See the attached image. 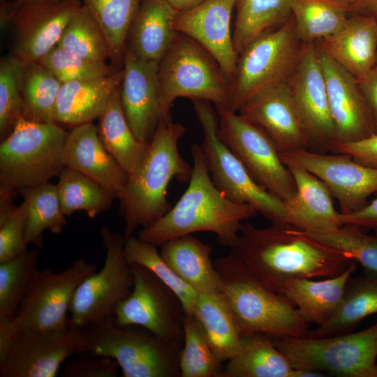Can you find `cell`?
Wrapping results in <instances>:
<instances>
[{
	"instance_id": "cell-1",
	"label": "cell",
	"mask_w": 377,
	"mask_h": 377,
	"mask_svg": "<svg viewBox=\"0 0 377 377\" xmlns=\"http://www.w3.org/2000/svg\"><path fill=\"white\" fill-rule=\"evenodd\" d=\"M231 250L258 281L279 293L289 280L333 277L356 262L301 230L276 224L242 223Z\"/></svg>"
},
{
	"instance_id": "cell-2",
	"label": "cell",
	"mask_w": 377,
	"mask_h": 377,
	"mask_svg": "<svg viewBox=\"0 0 377 377\" xmlns=\"http://www.w3.org/2000/svg\"><path fill=\"white\" fill-rule=\"evenodd\" d=\"M193 165L188 185L177 203L161 218L141 228L138 237L156 246L200 231L212 232L223 246L235 243L243 221L256 216V208L228 199L213 183L201 146H191Z\"/></svg>"
},
{
	"instance_id": "cell-3",
	"label": "cell",
	"mask_w": 377,
	"mask_h": 377,
	"mask_svg": "<svg viewBox=\"0 0 377 377\" xmlns=\"http://www.w3.org/2000/svg\"><path fill=\"white\" fill-rule=\"evenodd\" d=\"M185 132L184 126L172 121L171 117L162 121L140 165L128 175L119 198L125 239L133 236L138 228L152 224L171 209L167 189L172 179L188 182L193 167L182 158L178 148Z\"/></svg>"
},
{
	"instance_id": "cell-4",
	"label": "cell",
	"mask_w": 377,
	"mask_h": 377,
	"mask_svg": "<svg viewBox=\"0 0 377 377\" xmlns=\"http://www.w3.org/2000/svg\"><path fill=\"white\" fill-rule=\"evenodd\" d=\"M214 266L224 295L242 337L262 334L272 339L304 337L309 323L286 296L258 281L231 251Z\"/></svg>"
},
{
	"instance_id": "cell-5",
	"label": "cell",
	"mask_w": 377,
	"mask_h": 377,
	"mask_svg": "<svg viewBox=\"0 0 377 377\" xmlns=\"http://www.w3.org/2000/svg\"><path fill=\"white\" fill-rule=\"evenodd\" d=\"M162 121L175 100L184 97L229 107L231 82L215 58L190 37L176 31L158 64Z\"/></svg>"
},
{
	"instance_id": "cell-6",
	"label": "cell",
	"mask_w": 377,
	"mask_h": 377,
	"mask_svg": "<svg viewBox=\"0 0 377 377\" xmlns=\"http://www.w3.org/2000/svg\"><path fill=\"white\" fill-rule=\"evenodd\" d=\"M82 330L86 345L82 355L114 360L122 377L180 376L183 344L165 341L138 325L119 326L114 318Z\"/></svg>"
},
{
	"instance_id": "cell-7",
	"label": "cell",
	"mask_w": 377,
	"mask_h": 377,
	"mask_svg": "<svg viewBox=\"0 0 377 377\" xmlns=\"http://www.w3.org/2000/svg\"><path fill=\"white\" fill-rule=\"evenodd\" d=\"M68 132L54 123L21 117L0 144V186L18 190L58 177L65 168L64 147Z\"/></svg>"
},
{
	"instance_id": "cell-8",
	"label": "cell",
	"mask_w": 377,
	"mask_h": 377,
	"mask_svg": "<svg viewBox=\"0 0 377 377\" xmlns=\"http://www.w3.org/2000/svg\"><path fill=\"white\" fill-rule=\"evenodd\" d=\"M302 44L292 16L250 43L238 54L228 108L237 112L263 91L288 82L297 66Z\"/></svg>"
},
{
	"instance_id": "cell-9",
	"label": "cell",
	"mask_w": 377,
	"mask_h": 377,
	"mask_svg": "<svg viewBox=\"0 0 377 377\" xmlns=\"http://www.w3.org/2000/svg\"><path fill=\"white\" fill-rule=\"evenodd\" d=\"M193 105L203 133L202 150L214 185L232 202L253 206L272 224L289 226L284 201L259 185L221 140L216 109L205 101H193Z\"/></svg>"
},
{
	"instance_id": "cell-10",
	"label": "cell",
	"mask_w": 377,
	"mask_h": 377,
	"mask_svg": "<svg viewBox=\"0 0 377 377\" xmlns=\"http://www.w3.org/2000/svg\"><path fill=\"white\" fill-rule=\"evenodd\" d=\"M272 340L295 369L339 377H377V322L357 332Z\"/></svg>"
},
{
	"instance_id": "cell-11",
	"label": "cell",
	"mask_w": 377,
	"mask_h": 377,
	"mask_svg": "<svg viewBox=\"0 0 377 377\" xmlns=\"http://www.w3.org/2000/svg\"><path fill=\"white\" fill-rule=\"evenodd\" d=\"M96 271V266L79 258L60 272L40 270L36 281L16 316L0 321V340L10 342L20 330L40 332L71 327L67 313L82 281Z\"/></svg>"
},
{
	"instance_id": "cell-12",
	"label": "cell",
	"mask_w": 377,
	"mask_h": 377,
	"mask_svg": "<svg viewBox=\"0 0 377 377\" xmlns=\"http://www.w3.org/2000/svg\"><path fill=\"white\" fill-rule=\"evenodd\" d=\"M105 259L102 268L79 285L69 308L71 327L80 330L97 322L114 318L118 305L131 293L133 275L127 261L124 235L107 226L100 229Z\"/></svg>"
},
{
	"instance_id": "cell-13",
	"label": "cell",
	"mask_w": 377,
	"mask_h": 377,
	"mask_svg": "<svg viewBox=\"0 0 377 377\" xmlns=\"http://www.w3.org/2000/svg\"><path fill=\"white\" fill-rule=\"evenodd\" d=\"M218 133L253 179L286 202L296 193L294 177L282 162L269 135L260 126L226 107H216Z\"/></svg>"
},
{
	"instance_id": "cell-14",
	"label": "cell",
	"mask_w": 377,
	"mask_h": 377,
	"mask_svg": "<svg viewBox=\"0 0 377 377\" xmlns=\"http://www.w3.org/2000/svg\"><path fill=\"white\" fill-rule=\"evenodd\" d=\"M82 0H15L1 4L3 27L14 30L13 54L38 62L57 43Z\"/></svg>"
},
{
	"instance_id": "cell-15",
	"label": "cell",
	"mask_w": 377,
	"mask_h": 377,
	"mask_svg": "<svg viewBox=\"0 0 377 377\" xmlns=\"http://www.w3.org/2000/svg\"><path fill=\"white\" fill-rule=\"evenodd\" d=\"M130 265L133 286L116 309L115 323L140 326L165 341L183 344L185 311L179 298L150 269Z\"/></svg>"
},
{
	"instance_id": "cell-16",
	"label": "cell",
	"mask_w": 377,
	"mask_h": 377,
	"mask_svg": "<svg viewBox=\"0 0 377 377\" xmlns=\"http://www.w3.org/2000/svg\"><path fill=\"white\" fill-rule=\"evenodd\" d=\"M85 345L82 330H20L0 362V377H54L66 359L82 355Z\"/></svg>"
},
{
	"instance_id": "cell-17",
	"label": "cell",
	"mask_w": 377,
	"mask_h": 377,
	"mask_svg": "<svg viewBox=\"0 0 377 377\" xmlns=\"http://www.w3.org/2000/svg\"><path fill=\"white\" fill-rule=\"evenodd\" d=\"M279 156L286 166L302 168L320 178L339 202L341 214L362 208L377 192V168L362 165L349 155L300 149Z\"/></svg>"
},
{
	"instance_id": "cell-18",
	"label": "cell",
	"mask_w": 377,
	"mask_h": 377,
	"mask_svg": "<svg viewBox=\"0 0 377 377\" xmlns=\"http://www.w3.org/2000/svg\"><path fill=\"white\" fill-rule=\"evenodd\" d=\"M309 140V150L332 152L337 142L318 45L302 43L294 72L288 81Z\"/></svg>"
},
{
	"instance_id": "cell-19",
	"label": "cell",
	"mask_w": 377,
	"mask_h": 377,
	"mask_svg": "<svg viewBox=\"0 0 377 377\" xmlns=\"http://www.w3.org/2000/svg\"><path fill=\"white\" fill-rule=\"evenodd\" d=\"M158 64L125 50L120 98L133 133L143 143L150 142L162 121Z\"/></svg>"
},
{
	"instance_id": "cell-20",
	"label": "cell",
	"mask_w": 377,
	"mask_h": 377,
	"mask_svg": "<svg viewBox=\"0 0 377 377\" xmlns=\"http://www.w3.org/2000/svg\"><path fill=\"white\" fill-rule=\"evenodd\" d=\"M237 112L262 128L279 153L309 150V134L288 82L263 91Z\"/></svg>"
},
{
	"instance_id": "cell-21",
	"label": "cell",
	"mask_w": 377,
	"mask_h": 377,
	"mask_svg": "<svg viewBox=\"0 0 377 377\" xmlns=\"http://www.w3.org/2000/svg\"><path fill=\"white\" fill-rule=\"evenodd\" d=\"M237 0H204L196 6L178 12L173 22L175 31L195 40L218 61L232 81L237 54L230 28L233 8Z\"/></svg>"
},
{
	"instance_id": "cell-22",
	"label": "cell",
	"mask_w": 377,
	"mask_h": 377,
	"mask_svg": "<svg viewBox=\"0 0 377 377\" xmlns=\"http://www.w3.org/2000/svg\"><path fill=\"white\" fill-rule=\"evenodd\" d=\"M318 47L337 142L356 141L375 133L358 80Z\"/></svg>"
},
{
	"instance_id": "cell-23",
	"label": "cell",
	"mask_w": 377,
	"mask_h": 377,
	"mask_svg": "<svg viewBox=\"0 0 377 377\" xmlns=\"http://www.w3.org/2000/svg\"><path fill=\"white\" fill-rule=\"evenodd\" d=\"M64 166L89 177L116 199L121 195L128 175L103 147L97 126L92 122L77 126L66 139Z\"/></svg>"
},
{
	"instance_id": "cell-24",
	"label": "cell",
	"mask_w": 377,
	"mask_h": 377,
	"mask_svg": "<svg viewBox=\"0 0 377 377\" xmlns=\"http://www.w3.org/2000/svg\"><path fill=\"white\" fill-rule=\"evenodd\" d=\"M296 185L294 197L284 202L289 226L304 232L324 234L341 228L343 223L340 212L333 205L327 186L309 171L287 165Z\"/></svg>"
},
{
	"instance_id": "cell-25",
	"label": "cell",
	"mask_w": 377,
	"mask_h": 377,
	"mask_svg": "<svg viewBox=\"0 0 377 377\" xmlns=\"http://www.w3.org/2000/svg\"><path fill=\"white\" fill-rule=\"evenodd\" d=\"M318 46L357 80L375 66L377 54V21L350 15L343 27L320 40Z\"/></svg>"
},
{
	"instance_id": "cell-26",
	"label": "cell",
	"mask_w": 377,
	"mask_h": 377,
	"mask_svg": "<svg viewBox=\"0 0 377 377\" xmlns=\"http://www.w3.org/2000/svg\"><path fill=\"white\" fill-rule=\"evenodd\" d=\"M177 11L165 0H141L130 24L126 49L139 58L158 62L176 31Z\"/></svg>"
},
{
	"instance_id": "cell-27",
	"label": "cell",
	"mask_w": 377,
	"mask_h": 377,
	"mask_svg": "<svg viewBox=\"0 0 377 377\" xmlns=\"http://www.w3.org/2000/svg\"><path fill=\"white\" fill-rule=\"evenodd\" d=\"M122 78L121 68L109 76L62 83L57 101L56 124L73 128L98 119Z\"/></svg>"
},
{
	"instance_id": "cell-28",
	"label": "cell",
	"mask_w": 377,
	"mask_h": 377,
	"mask_svg": "<svg viewBox=\"0 0 377 377\" xmlns=\"http://www.w3.org/2000/svg\"><path fill=\"white\" fill-rule=\"evenodd\" d=\"M353 263L341 274L323 280L294 279L288 281L281 294L297 309L309 324L318 326L329 321L338 311L347 283L357 268Z\"/></svg>"
},
{
	"instance_id": "cell-29",
	"label": "cell",
	"mask_w": 377,
	"mask_h": 377,
	"mask_svg": "<svg viewBox=\"0 0 377 377\" xmlns=\"http://www.w3.org/2000/svg\"><path fill=\"white\" fill-rule=\"evenodd\" d=\"M160 253L174 272L198 294L221 291V279L211 259L212 248L191 235L170 239Z\"/></svg>"
},
{
	"instance_id": "cell-30",
	"label": "cell",
	"mask_w": 377,
	"mask_h": 377,
	"mask_svg": "<svg viewBox=\"0 0 377 377\" xmlns=\"http://www.w3.org/2000/svg\"><path fill=\"white\" fill-rule=\"evenodd\" d=\"M98 119L97 128L103 147L127 175H131L142 161L149 143L139 141L131 130L121 104L120 85L113 91Z\"/></svg>"
},
{
	"instance_id": "cell-31",
	"label": "cell",
	"mask_w": 377,
	"mask_h": 377,
	"mask_svg": "<svg viewBox=\"0 0 377 377\" xmlns=\"http://www.w3.org/2000/svg\"><path fill=\"white\" fill-rule=\"evenodd\" d=\"M294 371L272 338L251 334L242 337L239 351L226 362L221 377H293Z\"/></svg>"
},
{
	"instance_id": "cell-32",
	"label": "cell",
	"mask_w": 377,
	"mask_h": 377,
	"mask_svg": "<svg viewBox=\"0 0 377 377\" xmlns=\"http://www.w3.org/2000/svg\"><path fill=\"white\" fill-rule=\"evenodd\" d=\"M193 315L202 324L214 353L221 362L237 354L242 337L221 291L198 294Z\"/></svg>"
},
{
	"instance_id": "cell-33",
	"label": "cell",
	"mask_w": 377,
	"mask_h": 377,
	"mask_svg": "<svg viewBox=\"0 0 377 377\" xmlns=\"http://www.w3.org/2000/svg\"><path fill=\"white\" fill-rule=\"evenodd\" d=\"M377 313V274L350 277L342 302L333 317L323 325L309 330L311 338L353 332L367 316Z\"/></svg>"
},
{
	"instance_id": "cell-34",
	"label": "cell",
	"mask_w": 377,
	"mask_h": 377,
	"mask_svg": "<svg viewBox=\"0 0 377 377\" xmlns=\"http://www.w3.org/2000/svg\"><path fill=\"white\" fill-rule=\"evenodd\" d=\"M28 207L25 239L38 249L43 246V232H60L66 224L56 184L47 182L17 190Z\"/></svg>"
},
{
	"instance_id": "cell-35",
	"label": "cell",
	"mask_w": 377,
	"mask_h": 377,
	"mask_svg": "<svg viewBox=\"0 0 377 377\" xmlns=\"http://www.w3.org/2000/svg\"><path fill=\"white\" fill-rule=\"evenodd\" d=\"M291 0H237L232 41L238 54L253 40L291 16Z\"/></svg>"
},
{
	"instance_id": "cell-36",
	"label": "cell",
	"mask_w": 377,
	"mask_h": 377,
	"mask_svg": "<svg viewBox=\"0 0 377 377\" xmlns=\"http://www.w3.org/2000/svg\"><path fill=\"white\" fill-rule=\"evenodd\" d=\"M62 82L40 62L23 61L22 117L56 124V106Z\"/></svg>"
},
{
	"instance_id": "cell-37",
	"label": "cell",
	"mask_w": 377,
	"mask_h": 377,
	"mask_svg": "<svg viewBox=\"0 0 377 377\" xmlns=\"http://www.w3.org/2000/svg\"><path fill=\"white\" fill-rule=\"evenodd\" d=\"M40 251L27 250L0 263V321H11L32 289L40 269Z\"/></svg>"
},
{
	"instance_id": "cell-38",
	"label": "cell",
	"mask_w": 377,
	"mask_h": 377,
	"mask_svg": "<svg viewBox=\"0 0 377 377\" xmlns=\"http://www.w3.org/2000/svg\"><path fill=\"white\" fill-rule=\"evenodd\" d=\"M290 9L302 43H316L334 34L350 16L346 7L330 0H291Z\"/></svg>"
},
{
	"instance_id": "cell-39",
	"label": "cell",
	"mask_w": 377,
	"mask_h": 377,
	"mask_svg": "<svg viewBox=\"0 0 377 377\" xmlns=\"http://www.w3.org/2000/svg\"><path fill=\"white\" fill-rule=\"evenodd\" d=\"M58 177L56 185L65 216L82 210L93 219L110 209L116 199L109 191L76 170L65 167Z\"/></svg>"
},
{
	"instance_id": "cell-40",
	"label": "cell",
	"mask_w": 377,
	"mask_h": 377,
	"mask_svg": "<svg viewBox=\"0 0 377 377\" xmlns=\"http://www.w3.org/2000/svg\"><path fill=\"white\" fill-rule=\"evenodd\" d=\"M141 0H82L107 38L112 65L122 68L130 24Z\"/></svg>"
},
{
	"instance_id": "cell-41",
	"label": "cell",
	"mask_w": 377,
	"mask_h": 377,
	"mask_svg": "<svg viewBox=\"0 0 377 377\" xmlns=\"http://www.w3.org/2000/svg\"><path fill=\"white\" fill-rule=\"evenodd\" d=\"M57 45L88 60L98 62L110 60L105 35L95 17L84 5L73 14Z\"/></svg>"
},
{
	"instance_id": "cell-42",
	"label": "cell",
	"mask_w": 377,
	"mask_h": 377,
	"mask_svg": "<svg viewBox=\"0 0 377 377\" xmlns=\"http://www.w3.org/2000/svg\"><path fill=\"white\" fill-rule=\"evenodd\" d=\"M179 364L182 377H221L223 371V362L214 353L202 324L192 314L184 316Z\"/></svg>"
},
{
	"instance_id": "cell-43",
	"label": "cell",
	"mask_w": 377,
	"mask_h": 377,
	"mask_svg": "<svg viewBox=\"0 0 377 377\" xmlns=\"http://www.w3.org/2000/svg\"><path fill=\"white\" fill-rule=\"evenodd\" d=\"M124 252L129 264L150 269L177 295L185 313L193 315L198 294L174 272L156 245L133 235L125 239Z\"/></svg>"
},
{
	"instance_id": "cell-44",
	"label": "cell",
	"mask_w": 377,
	"mask_h": 377,
	"mask_svg": "<svg viewBox=\"0 0 377 377\" xmlns=\"http://www.w3.org/2000/svg\"><path fill=\"white\" fill-rule=\"evenodd\" d=\"M23 61L11 54L0 61V140H4L22 117Z\"/></svg>"
},
{
	"instance_id": "cell-45",
	"label": "cell",
	"mask_w": 377,
	"mask_h": 377,
	"mask_svg": "<svg viewBox=\"0 0 377 377\" xmlns=\"http://www.w3.org/2000/svg\"><path fill=\"white\" fill-rule=\"evenodd\" d=\"M304 233L348 254L367 273L377 274V235H367L349 224L327 233Z\"/></svg>"
},
{
	"instance_id": "cell-46",
	"label": "cell",
	"mask_w": 377,
	"mask_h": 377,
	"mask_svg": "<svg viewBox=\"0 0 377 377\" xmlns=\"http://www.w3.org/2000/svg\"><path fill=\"white\" fill-rule=\"evenodd\" d=\"M38 62L47 68L62 83L70 81L89 80L109 76L117 68L106 62L83 59L57 45L54 46Z\"/></svg>"
},
{
	"instance_id": "cell-47",
	"label": "cell",
	"mask_w": 377,
	"mask_h": 377,
	"mask_svg": "<svg viewBox=\"0 0 377 377\" xmlns=\"http://www.w3.org/2000/svg\"><path fill=\"white\" fill-rule=\"evenodd\" d=\"M27 214V204L23 200L10 217L0 226V263L12 260L27 250L28 243L25 239Z\"/></svg>"
},
{
	"instance_id": "cell-48",
	"label": "cell",
	"mask_w": 377,
	"mask_h": 377,
	"mask_svg": "<svg viewBox=\"0 0 377 377\" xmlns=\"http://www.w3.org/2000/svg\"><path fill=\"white\" fill-rule=\"evenodd\" d=\"M119 367L110 357L81 355L68 362L61 372L63 377H116Z\"/></svg>"
},
{
	"instance_id": "cell-49",
	"label": "cell",
	"mask_w": 377,
	"mask_h": 377,
	"mask_svg": "<svg viewBox=\"0 0 377 377\" xmlns=\"http://www.w3.org/2000/svg\"><path fill=\"white\" fill-rule=\"evenodd\" d=\"M332 153L345 154L365 166L377 168V133L348 142H337Z\"/></svg>"
},
{
	"instance_id": "cell-50",
	"label": "cell",
	"mask_w": 377,
	"mask_h": 377,
	"mask_svg": "<svg viewBox=\"0 0 377 377\" xmlns=\"http://www.w3.org/2000/svg\"><path fill=\"white\" fill-rule=\"evenodd\" d=\"M341 219L343 225L372 230L377 235V197L356 212L348 214H341Z\"/></svg>"
},
{
	"instance_id": "cell-51",
	"label": "cell",
	"mask_w": 377,
	"mask_h": 377,
	"mask_svg": "<svg viewBox=\"0 0 377 377\" xmlns=\"http://www.w3.org/2000/svg\"><path fill=\"white\" fill-rule=\"evenodd\" d=\"M360 88L369 108L375 133H377V66L362 79L358 80Z\"/></svg>"
},
{
	"instance_id": "cell-52",
	"label": "cell",
	"mask_w": 377,
	"mask_h": 377,
	"mask_svg": "<svg viewBox=\"0 0 377 377\" xmlns=\"http://www.w3.org/2000/svg\"><path fill=\"white\" fill-rule=\"evenodd\" d=\"M17 190L11 187L0 186V226L13 214L17 207L14 204V196Z\"/></svg>"
},
{
	"instance_id": "cell-53",
	"label": "cell",
	"mask_w": 377,
	"mask_h": 377,
	"mask_svg": "<svg viewBox=\"0 0 377 377\" xmlns=\"http://www.w3.org/2000/svg\"><path fill=\"white\" fill-rule=\"evenodd\" d=\"M350 15L367 16L377 21V0H357Z\"/></svg>"
},
{
	"instance_id": "cell-54",
	"label": "cell",
	"mask_w": 377,
	"mask_h": 377,
	"mask_svg": "<svg viewBox=\"0 0 377 377\" xmlns=\"http://www.w3.org/2000/svg\"><path fill=\"white\" fill-rule=\"evenodd\" d=\"M171 6H172L177 11L182 12L189 10L204 0H165Z\"/></svg>"
},
{
	"instance_id": "cell-55",
	"label": "cell",
	"mask_w": 377,
	"mask_h": 377,
	"mask_svg": "<svg viewBox=\"0 0 377 377\" xmlns=\"http://www.w3.org/2000/svg\"><path fill=\"white\" fill-rule=\"evenodd\" d=\"M330 1L337 3L346 7L349 10V13L352 7L354 6V4L357 1V0H330Z\"/></svg>"
},
{
	"instance_id": "cell-56",
	"label": "cell",
	"mask_w": 377,
	"mask_h": 377,
	"mask_svg": "<svg viewBox=\"0 0 377 377\" xmlns=\"http://www.w3.org/2000/svg\"><path fill=\"white\" fill-rule=\"evenodd\" d=\"M376 66H377V54H376Z\"/></svg>"
}]
</instances>
